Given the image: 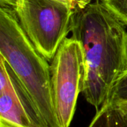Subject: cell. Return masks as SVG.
<instances>
[{
  "mask_svg": "<svg viewBox=\"0 0 127 127\" xmlns=\"http://www.w3.org/2000/svg\"><path fill=\"white\" fill-rule=\"evenodd\" d=\"M108 127H127V112L109 106Z\"/></svg>",
  "mask_w": 127,
  "mask_h": 127,
  "instance_id": "obj_7",
  "label": "cell"
},
{
  "mask_svg": "<svg viewBox=\"0 0 127 127\" xmlns=\"http://www.w3.org/2000/svg\"><path fill=\"white\" fill-rule=\"evenodd\" d=\"M126 26L101 0L76 10L73 15L71 37L81 43L86 66L83 95L97 112L105 106L115 83L127 70Z\"/></svg>",
  "mask_w": 127,
  "mask_h": 127,
  "instance_id": "obj_1",
  "label": "cell"
},
{
  "mask_svg": "<svg viewBox=\"0 0 127 127\" xmlns=\"http://www.w3.org/2000/svg\"><path fill=\"white\" fill-rule=\"evenodd\" d=\"M14 10L22 29L37 51L51 61L71 31L75 10L55 0H18Z\"/></svg>",
  "mask_w": 127,
  "mask_h": 127,
  "instance_id": "obj_3",
  "label": "cell"
},
{
  "mask_svg": "<svg viewBox=\"0 0 127 127\" xmlns=\"http://www.w3.org/2000/svg\"><path fill=\"white\" fill-rule=\"evenodd\" d=\"M106 4L127 25V0H110Z\"/></svg>",
  "mask_w": 127,
  "mask_h": 127,
  "instance_id": "obj_8",
  "label": "cell"
},
{
  "mask_svg": "<svg viewBox=\"0 0 127 127\" xmlns=\"http://www.w3.org/2000/svg\"><path fill=\"white\" fill-rule=\"evenodd\" d=\"M18 0H0V5L8 6L13 9H15Z\"/></svg>",
  "mask_w": 127,
  "mask_h": 127,
  "instance_id": "obj_10",
  "label": "cell"
},
{
  "mask_svg": "<svg viewBox=\"0 0 127 127\" xmlns=\"http://www.w3.org/2000/svg\"><path fill=\"white\" fill-rule=\"evenodd\" d=\"M0 57L10 67L48 127H60L51 84L50 65L22 29L15 10L0 5Z\"/></svg>",
  "mask_w": 127,
  "mask_h": 127,
  "instance_id": "obj_2",
  "label": "cell"
},
{
  "mask_svg": "<svg viewBox=\"0 0 127 127\" xmlns=\"http://www.w3.org/2000/svg\"><path fill=\"white\" fill-rule=\"evenodd\" d=\"M0 127H48L28 93L1 57Z\"/></svg>",
  "mask_w": 127,
  "mask_h": 127,
  "instance_id": "obj_5",
  "label": "cell"
},
{
  "mask_svg": "<svg viewBox=\"0 0 127 127\" xmlns=\"http://www.w3.org/2000/svg\"><path fill=\"white\" fill-rule=\"evenodd\" d=\"M109 107L115 108V109H121V110H123V111H126V112H127V103H118V104L109 106Z\"/></svg>",
  "mask_w": 127,
  "mask_h": 127,
  "instance_id": "obj_11",
  "label": "cell"
},
{
  "mask_svg": "<svg viewBox=\"0 0 127 127\" xmlns=\"http://www.w3.org/2000/svg\"><path fill=\"white\" fill-rule=\"evenodd\" d=\"M50 73L58 124L60 127H69L86 79L85 56L79 41L71 36L63 40L51 60Z\"/></svg>",
  "mask_w": 127,
  "mask_h": 127,
  "instance_id": "obj_4",
  "label": "cell"
},
{
  "mask_svg": "<svg viewBox=\"0 0 127 127\" xmlns=\"http://www.w3.org/2000/svg\"><path fill=\"white\" fill-rule=\"evenodd\" d=\"M89 127H108V109L103 106L97 112Z\"/></svg>",
  "mask_w": 127,
  "mask_h": 127,
  "instance_id": "obj_9",
  "label": "cell"
},
{
  "mask_svg": "<svg viewBox=\"0 0 127 127\" xmlns=\"http://www.w3.org/2000/svg\"><path fill=\"white\" fill-rule=\"evenodd\" d=\"M101 1H104V2H106H106H109L110 0H101Z\"/></svg>",
  "mask_w": 127,
  "mask_h": 127,
  "instance_id": "obj_12",
  "label": "cell"
},
{
  "mask_svg": "<svg viewBox=\"0 0 127 127\" xmlns=\"http://www.w3.org/2000/svg\"><path fill=\"white\" fill-rule=\"evenodd\" d=\"M123 103H127V68L115 83L104 106Z\"/></svg>",
  "mask_w": 127,
  "mask_h": 127,
  "instance_id": "obj_6",
  "label": "cell"
}]
</instances>
